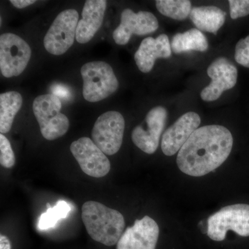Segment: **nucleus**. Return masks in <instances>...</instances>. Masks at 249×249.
Listing matches in <instances>:
<instances>
[{
  "label": "nucleus",
  "mask_w": 249,
  "mask_h": 249,
  "mask_svg": "<svg viewBox=\"0 0 249 249\" xmlns=\"http://www.w3.org/2000/svg\"><path fill=\"white\" fill-rule=\"evenodd\" d=\"M233 138L222 125L203 126L193 132L178 151L177 164L182 173L202 177L217 169L231 152Z\"/></svg>",
  "instance_id": "f257e3e1"
},
{
  "label": "nucleus",
  "mask_w": 249,
  "mask_h": 249,
  "mask_svg": "<svg viewBox=\"0 0 249 249\" xmlns=\"http://www.w3.org/2000/svg\"><path fill=\"white\" fill-rule=\"evenodd\" d=\"M81 217L90 237L107 247L117 245L124 234L125 226L124 215L101 203L85 202L82 206Z\"/></svg>",
  "instance_id": "f03ea898"
},
{
  "label": "nucleus",
  "mask_w": 249,
  "mask_h": 249,
  "mask_svg": "<svg viewBox=\"0 0 249 249\" xmlns=\"http://www.w3.org/2000/svg\"><path fill=\"white\" fill-rule=\"evenodd\" d=\"M80 74L83 80V97L91 103L98 102L113 94L119 84L113 69L106 62H88Z\"/></svg>",
  "instance_id": "7ed1b4c3"
},
{
  "label": "nucleus",
  "mask_w": 249,
  "mask_h": 249,
  "mask_svg": "<svg viewBox=\"0 0 249 249\" xmlns=\"http://www.w3.org/2000/svg\"><path fill=\"white\" fill-rule=\"evenodd\" d=\"M32 107L44 138L53 141L67 133L70 121L60 112L62 103L58 96L52 93L40 95L35 98Z\"/></svg>",
  "instance_id": "20e7f679"
},
{
  "label": "nucleus",
  "mask_w": 249,
  "mask_h": 249,
  "mask_svg": "<svg viewBox=\"0 0 249 249\" xmlns=\"http://www.w3.org/2000/svg\"><path fill=\"white\" fill-rule=\"evenodd\" d=\"M232 231L242 237L249 236V205L226 206L208 219L207 235L215 242H222L227 232Z\"/></svg>",
  "instance_id": "39448f33"
},
{
  "label": "nucleus",
  "mask_w": 249,
  "mask_h": 249,
  "mask_svg": "<svg viewBox=\"0 0 249 249\" xmlns=\"http://www.w3.org/2000/svg\"><path fill=\"white\" fill-rule=\"evenodd\" d=\"M79 14L76 10L62 11L54 19L44 38V46L49 53L60 55L66 53L76 37Z\"/></svg>",
  "instance_id": "423d86ee"
},
{
  "label": "nucleus",
  "mask_w": 249,
  "mask_h": 249,
  "mask_svg": "<svg viewBox=\"0 0 249 249\" xmlns=\"http://www.w3.org/2000/svg\"><path fill=\"white\" fill-rule=\"evenodd\" d=\"M31 57L30 46L22 37L11 33L0 36V70L6 78L20 75Z\"/></svg>",
  "instance_id": "0eeeda50"
},
{
  "label": "nucleus",
  "mask_w": 249,
  "mask_h": 249,
  "mask_svg": "<svg viewBox=\"0 0 249 249\" xmlns=\"http://www.w3.org/2000/svg\"><path fill=\"white\" fill-rule=\"evenodd\" d=\"M124 119L121 113L109 111L101 114L95 122L91 138L106 155H115L122 145Z\"/></svg>",
  "instance_id": "6e6552de"
},
{
  "label": "nucleus",
  "mask_w": 249,
  "mask_h": 249,
  "mask_svg": "<svg viewBox=\"0 0 249 249\" xmlns=\"http://www.w3.org/2000/svg\"><path fill=\"white\" fill-rule=\"evenodd\" d=\"M70 150L83 173L88 176L101 178L110 171L107 156L89 137H81L70 145Z\"/></svg>",
  "instance_id": "1a4fd4ad"
},
{
  "label": "nucleus",
  "mask_w": 249,
  "mask_h": 249,
  "mask_svg": "<svg viewBox=\"0 0 249 249\" xmlns=\"http://www.w3.org/2000/svg\"><path fill=\"white\" fill-rule=\"evenodd\" d=\"M167 119L168 112L165 108L159 106L150 109L142 123L146 125V128L140 124L132 131V140L134 145L149 155L155 153L158 148Z\"/></svg>",
  "instance_id": "9d476101"
},
{
  "label": "nucleus",
  "mask_w": 249,
  "mask_h": 249,
  "mask_svg": "<svg viewBox=\"0 0 249 249\" xmlns=\"http://www.w3.org/2000/svg\"><path fill=\"white\" fill-rule=\"evenodd\" d=\"M159 22L152 13L139 11L134 13L129 9H124L121 15V23L113 32V38L117 45L128 43L133 34L145 36L157 30Z\"/></svg>",
  "instance_id": "9b49d317"
},
{
  "label": "nucleus",
  "mask_w": 249,
  "mask_h": 249,
  "mask_svg": "<svg viewBox=\"0 0 249 249\" xmlns=\"http://www.w3.org/2000/svg\"><path fill=\"white\" fill-rule=\"evenodd\" d=\"M207 73L212 80L201 91V98L203 101H216L224 91L232 89L237 83V67L227 58L214 60L208 68Z\"/></svg>",
  "instance_id": "f8f14e48"
},
{
  "label": "nucleus",
  "mask_w": 249,
  "mask_h": 249,
  "mask_svg": "<svg viewBox=\"0 0 249 249\" xmlns=\"http://www.w3.org/2000/svg\"><path fill=\"white\" fill-rule=\"evenodd\" d=\"M160 236L157 223L149 216L136 219L127 227L116 245V249H156Z\"/></svg>",
  "instance_id": "ddd939ff"
},
{
  "label": "nucleus",
  "mask_w": 249,
  "mask_h": 249,
  "mask_svg": "<svg viewBox=\"0 0 249 249\" xmlns=\"http://www.w3.org/2000/svg\"><path fill=\"white\" fill-rule=\"evenodd\" d=\"M201 124V118L190 111L181 116L163 134L161 150L166 156H173L181 150L187 141Z\"/></svg>",
  "instance_id": "4468645a"
},
{
  "label": "nucleus",
  "mask_w": 249,
  "mask_h": 249,
  "mask_svg": "<svg viewBox=\"0 0 249 249\" xmlns=\"http://www.w3.org/2000/svg\"><path fill=\"white\" fill-rule=\"evenodd\" d=\"M171 54L169 38L165 34H161L155 39L152 37L144 39L134 54V60L141 71L148 73L153 69L157 59L168 58Z\"/></svg>",
  "instance_id": "2eb2a0df"
},
{
  "label": "nucleus",
  "mask_w": 249,
  "mask_h": 249,
  "mask_svg": "<svg viewBox=\"0 0 249 249\" xmlns=\"http://www.w3.org/2000/svg\"><path fill=\"white\" fill-rule=\"evenodd\" d=\"M107 8L106 0H88L82 11V19L77 26L76 40L78 43L89 42L102 25Z\"/></svg>",
  "instance_id": "dca6fc26"
},
{
  "label": "nucleus",
  "mask_w": 249,
  "mask_h": 249,
  "mask_svg": "<svg viewBox=\"0 0 249 249\" xmlns=\"http://www.w3.org/2000/svg\"><path fill=\"white\" fill-rule=\"evenodd\" d=\"M227 14L216 6H200L191 10L190 18L198 30L212 33L216 35L224 25Z\"/></svg>",
  "instance_id": "f3484780"
},
{
  "label": "nucleus",
  "mask_w": 249,
  "mask_h": 249,
  "mask_svg": "<svg viewBox=\"0 0 249 249\" xmlns=\"http://www.w3.org/2000/svg\"><path fill=\"white\" fill-rule=\"evenodd\" d=\"M171 49L175 53H182L191 51L204 52L209 49L206 37L201 31L192 29L184 33H178L172 40Z\"/></svg>",
  "instance_id": "a211bd4d"
},
{
  "label": "nucleus",
  "mask_w": 249,
  "mask_h": 249,
  "mask_svg": "<svg viewBox=\"0 0 249 249\" xmlns=\"http://www.w3.org/2000/svg\"><path fill=\"white\" fill-rule=\"evenodd\" d=\"M23 99L17 91H8L0 95V132L8 133L15 117L22 107Z\"/></svg>",
  "instance_id": "6ab92c4d"
},
{
  "label": "nucleus",
  "mask_w": 249,
  "mask_h": 249,
  "mask_svg": "<svg viewBox=\"0 0 249 249\" xmlns=\"http://www.w3.org/2000/svg\"><path fill=\"white\" fill-rule=\"evenodd\" d=\"M156 6L160 14L177 20H184L192 10L188 0H157Z\"/></svg>",
  "instance_id": "aec40b11"
},
{
  "label": "nucleus",
  "mask_w": 249,
  "mask_h": 249,
  "mask_svg": "<svg viewBox=\"0 0 249 249\" xmlns=\"http://www.w3.org/2000/svg\"><path fill=\"white\" fill-rule=\"evenodd\" d=\"M71 211L70 205L66 201H59L53 207H49L39 219L38 228L40 230L53 228L60 219L67 217Z\"/></svg>",
  "instance_id": "412c9836"
},
{
  "label": "nucleus",
  "mask_w": 249,
  "mask_h": 249,
  "mask_svg": "<svg viewBox=\"0 0 249 249\" xmlns=\"http://www.w3.org/2000/svg\"><path fill=\"white\" fill-rule=\"evenodd\" d=\"M0 163L5 168H11L16 163L11 142L2 134H0Z\"/></svg>",
  "instance_id": "4be33fe9"
},
{
  "label": "nucleus",
  "mask_w": 249,
  "mask_h": 249,
  "mask_svg": "<svg viewBox=\"0 0 249 249\" xmlns=\"http://www.w3.org/2000/svg\"><path fill=\"white\" fill-rule=\"evenodd\" d=\"M236 62L247 68H249V36L241 39L235 46Z\"/></svg>",
  "instance_id": "5701e85b"
},
{
  "label": "nucleus",
  "mask_w": 249,
  "mask_h": 249,
  "mask_svg": "<svg viewBox=\"0 0 249 249\" xmlns=\"http://www.w3.org/2000/svg\"><path fill=\"white\" fill-rule=\"evenodd\" d=\"M229 3L231 18L232 19L249 15V0H230Z\"/></svg>",
  "instance_id": "b1692460"
},
{
  "label": "nucleus",
  "mask_w": 249,
  "mask_h": 249,
  "mask_svg": "<svg viewBox=\"0 0 249 249\" xmlns=\"http://www.w3.org/2000/svg\"><path fill=\"white\" fill-rule=\"evenodd\" d=\"M52 94L58 96V98H67L69 99L71 97V91L65 85H54L52 88Z\"/></svg>",
  "instance_id": "393cba45"
},
{
  "label": "nucleus",
  "mask_w": 249,
  "mask_h": 249,
  "mask_svg": "<svg viewBox=\"0 0 249 249\" xmlns=\"http://www.w3.org/2000/svg\"><path fill=\"white\" fill-rule=\"evenodd\" d=\"M11 3L17 9H24L36 2V0H11Z\"/></svg>",
  "instance_id": "a878e982"
},
{
  "label": "nucleus",
  "mask_w": 249,
  "mask_h": 249,
  "mask_svg": "<svg viewBox=\"0 0 249 249\" xmlns=\"http://www.w3.org/2000/svg\"><path fill=\"white\" fill-rule=\"evenodd\" d=\"M0 249H11V242L5 235H0Z\"/></svg>",
  "instance_id": "bb28decb"
}]
</instances>
